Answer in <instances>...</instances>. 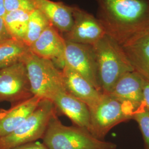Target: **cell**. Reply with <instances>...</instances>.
<instances>
[{
    "instance_id": "cell-18",
    "label": "cell",
    "mask_w": 149,
    "mask_h": 149,
    "mask_svg": "<svg viewBox=\"0 0 149 149\" xmlns=\"http://www.w3.org/2000/svg\"><path fill=\"white\" fill-rule=\"evenodd\" d=\"M30 12L16 10L6 12L3 17L6 27L13 39L23 42L27 33Z\"/></svg>"
},
{
    "instance_id": "cell-26",
    "label": "cell",
    "mask_w": 149,
    "mask_h": 149,
    "mask_svg": "<svg viewBox=\"0 0 149 149\" xmlns=\"http://www.w3.org/2000/svg\"><path fill=\"white\" fill-rule=\"evenodd\" d=\"M146 32H147V33L148 34V35L149 36V28L148 29V30L146 31Z\"/></svg>"
},
{
    "instance_id": "cell-10",
    "label": "cell",
    "mask_w": 149,
    "mask_h": 149,
    "mask_svg": "<svg viewBox=\"0 0 149 149\" xmlns=\"http://www.w3.org/2000/svg\"><path fill=\"white\" fill-rule=\"evenodd\" d=\"M65 48L66 40L63 34L51 25L42 33L29 49L38 56L52 61L61 69L65 63Z\"/></svg>"
},
{
    "instance_id": "cell-2",
    "label": "cell",
    "mask_w": 149,
    "mask_h": 149,
    "mask_svg": "<svg viewBox=\"0 0 149 149\" xmlns=\"http://www.w3.org/2000/svg\"><path fill=\"white\" fill-rule=\"evenodd\" d=\"M93 47L101 92L109 95L118 80L134 69L122 46L106 34Z\"/></svg>"
},
{
    "instance_id": "cell-3",
    "label": "cell",
    "mask_w": 149,
    "mask_h": 149,
    "mask_svg": "<svg viewBox=\"0 0 149 149\" xmlns=\"http://www.w3.org/2000/svg\"><path fill=\"white\" fill-rule=\"evenodd\" d=\"M48 149H116V144L95 138L84 128L64 125L55 114L43 138Z\"/></svg>"
},
{
    "instance_id": "cell-21",
    "label": "cell",
    "mask_w": 149,
    "mask_h": 149,
    "mask_svg": "<svg viewBox=\"0 0 149 149\" xmlns=\"http://www.w3.org/2000/svg\"><path fill=\"white\" fill-rule=\"evenodd\" d=\"M6 12L22 10L31 12L36 9L33 0H4Z\"/></svg>"
},
{
    "instance_id": "cell-23",
    "label": "cell",
    "mask_w": 149,
    "mask_h": 149,
    "mask_svg": "<svg viewBox=\"0 0 149 149\" xmlns=\"http://www.w3.org/2000/svg\"><path fill=\"white\" fill-rule=\"evenodd\" d=\"M12 39L8 32L3 17H0V43Z\"/></svg>"
},
{
    "instance_id": "cell-17",
    "label": "cell",
    "mask_w": 149,
    "mask_h": 149,
    "mask_svg": "<svg viewBox=\"0 0 149 149\" xmlns=\"http://www.w3.org/2000/svg\"><path fill=\"white\" fill-rule=\"evenodd\" d=\"M29 52L24 43L13 39L0 43V70L22 61Z\"/></svg>"
},
{
    "instance_id": "cell-13",
    "label": "cell",
    "mask_w": 149,
    "mask_h": 149,
    "mask_svg": "<svg viewBox=\"0 0 149 149\" xmlns=\"http://www.w3.org/2000/svg\"><path fill=\"white\" fill-rule=\"evenodd\" d=\"M42 100L33 96L12 104L8 109H0V137L10 134L18 128L37 109Z\"/></svg>"
},
{
    "instance_id": "cell-6",
    "label": "cell",
    "mask_w": 149,
    "mask_h": 149,
    "mask_svg": "<svg viewBox=\"0 0 149 149\" xmlns=\"http://www.w3.org/2000/svg\"><path fill=\"white\" fill-rule=\"evenodd\" d=\"M56 113L53 102L43 99L18 128L10 134L0 137V149H11L43 139L51 119Z\"/></svg>"
},
{
    "instance_id": "cell-4",
    "label": "cell",
    "mask_w": 149,
    "mask_h": 149,
    "mask_svg": "<svg viewBox=\"0 0 149 149\" xmlns=\"http://www.w3.org/2000/svg\"><path fill=\"white\" fill-rule=\"evenodd\" d=\"M22 61L26 66L33 96L52 101L58 92L66 90L61 70L52 61L40 58L30 50Z\"/></svg>"
},
{
    "instance_id": "cell-9",
    "label": "cell",
    "mask_w": 149,
    "mask_h": 149,
    "mask_svg": "<svg viewBox=\"0 0 149 149\" xmlns=\"http://www.w3.org/2000/svg\"><path fill=\"white\" fill-rule=\"evenodd\" d=\"M65 60V63L72 69L85 77L97 90L101 92L93 46L66 40Z\"/></svg>"
},
{
    "instance_id": "cell-12",
    "label": "cell",
    "mask_w": 149,
    "mask_h": 149,
    "mask_svg": "<svg viewBox=\"0 0 149 149\" xmlns=\"http://www.w3.org/2000/svg\"><path fill=\"white\" fill-rule=\"evenodd\" d=\"M53 102L57 111L69 118L74 125L89 132L90 112L84 102L66 90L61 91L54 96Z\"/></svg>"
},
{
    "instance_id": "cell-14",
    "label": "cell",
    "mask_w": 149,
    "mask_h": 149,
    "mask_svg": "<svg viewBox=\"0 0 149 149\" xmlns=\"http://www.w3.org/2000/svg\"><path fill=\"white\" fill-rule=\"evenodd\" d=\"M122 46L134 71L149 82V36L147 32L135 36Z\"/></svg>"
},
{
    "instance_id": "cell-25",
    "label": "cell",
    "mask_w": 149,
    "mask_h": 149,
    "mask_svg": "<svg viewBox=\"0 0 149 149\" xmlns=\"http://www.w3.org/2000/svg\"><path fill=\"white\" fill-rule=\"evenodd\" d=\"M5 3L4 0H0V17H3L5 15Z\"/></svg>"
},
{
    "instance_id": "cell-8",
    "label": "cell",
    "mask_w": 149,
    "mask_h": 149,
    "mask_svg": "<svg viewBox=\"0 0 149 149\" xmlns=\"http://www.w3.org/2000/svg\"><path fill=\"white\" fill-rule=\"evenodd\" d=\"M106 34L97 17L79 7H73L72 26L69 32L63 36L66 41L93 46Z\"/></svg>"
},
{
    "instance_id": "cell-1",
    "label": "cell",
    "mask_w": 149,
    "mask_h": 149,
    "mask_svg": "<svg viewBox=\"0 0 149 149\" xmlns=\"http://www.w3.org/2000/svg\"><path fill=\"white\" fill-rule=\"evenodd\" d=\"M106 33L123 45L149 28V0H96Z\"/></svg>"
},
{
    "instance_id": "cell-15",
    "label": "cell",
    "mask_w": 149,
    "mask_h": 149,
    "mask_svg": "<svg viewBox=\"0 0 149 149\" xmlns=\"http://www.w3.org/2000/svg\"><path fill=\"white\" fill-rule=\"evenodd\" d=\"M145 79L135 71L123 75L108 95L120 101L139 107L143 104V90Z\"/></svg>"
},
{
    "instance_id": "cell-20",
    "label": "cell",
    "mask_w": 149,
    "mask_h": 149,
    "mask_svg": "<svg viewBox=\"0 0 149 149\" xmlns=\"http://www.w3.org/2000/svg\"><path fill=\"white\" fill-rule=\"evenodd\" d=\"M133 119L138 124L144 140L145 149H149V111L143 104L135 110Z\"/></svg>"
},
{
    "instance_id": "cell-5",
    "label": "cell",
    "mask_w": 149,
    "mask_h": 149,
    "mask_svg": "<svg viewBox=\"0 0 149 149\" xmlns=\"http://www.w3.org/2000/svg\"><path fill=\"white\" fill-rule=\"evenodd\" d=\"M139 107L120 101L112 96L104 95L98 103L90 109L89 132L95 138L104 140L107 134L118 124L133 119Z\"/></svg>"
},
{
    "instance_id": "cell-16",
    "label": "cell",
    "mask_w": 149,
    "mask_h": 149,
    "mask_svg": "<svg viewBox=\"0 0 149 149\" xmlns=\"http://www.w3.org/2000/svg\"><path fill=\"white\" fill-rule=\"evenodd\" d=\"M36 8L46 16L51 24L63 35L69 32L73 24V7L51 0H33Z\"/></svg>"
},
{
    "instance_id": "cell-19",
    "label": "cell",
    "mask_w": 149,
    "mask_h": 149,
    "mask_svg": "<svg viewBox=\"0 0 149 149\" xmlns=\"http://www.w3.org/2000/svg\"><path fill=\"white\" fill-rule=\"evenodd\" d=\"M51 23L43 13L38 9L30 12L28 23L27 33L23 43L29 48L34 43L38 38Z\"/></svg>"
},
{
    "instance_id": "cell-24",
    "label": "cell",
    "mask_w": 149,
    "mask_h": 149,
    "mask_svg": "<svg viewBox=\"0 0 149 149\" xmlns=\"http://www.w3.org/2000/svg\"><path fill=\"white\" fill-rule=\"evenodd\" d=\"M143 104L149 111V82L146 80L143 90Z\"/></svg>"
},
{
    "instance_id": "cell-7",
    "label": "cell",
    "mask_w": 149,
    "mask_h": 149,
    "mask_svg": "<svg viewBox=\"0 0 149 149\" xmlns=\"http://www.w3.org/2000/svg\"><path fill=\"white\" fill-rule=\"evenodd\" d=\"M33 96L23 62L0 70V102H8L13 104Z\"/></svg>"
},
{
    "instance_id": "cell-11",
    "label": "cell",
    "mask_w": 149,
    "mask_h": 149,
    "mask_svg": "<svg viewBox=\"0 0 149 149\" xmlns=\"http://www.w3.org/2000/svg\"><path fill=\"white\" fill-rule=\"evenodd\" d=\"M61 70L66 91L84 102L89 109L96 106L101 100L103 93L67 63H65Z\"/></svg>"
},
{
    "instance_id": "cell-22",
    "label": "cell",
    "mask_w": 149,
    "mask_h": 149,
    "mask_svg": "<svg viewBox=\"0 0 149 149\" xmlns=\"http://www.w3.org/2000/svg\"><path fill=\"white\" fill-rule=\"evenodd\" d=\"M11 149H48L44 144L38 141L23 144Z\"/></svg>"
}]
</instances>
